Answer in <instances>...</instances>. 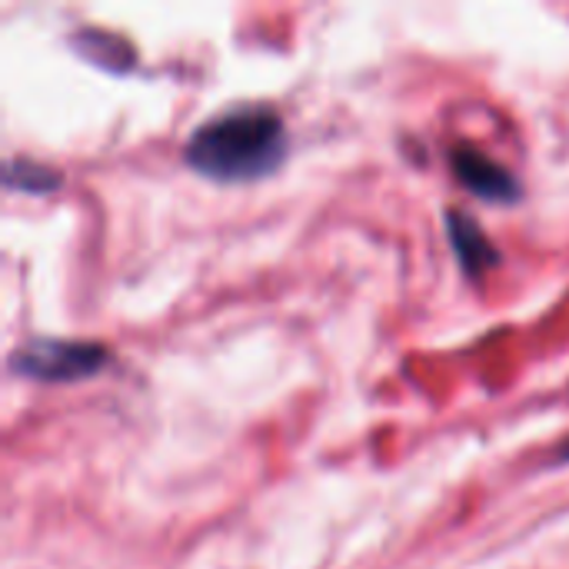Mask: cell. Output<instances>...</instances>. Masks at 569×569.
<instances>
[{"instance_id":"cell-4","label":"cell","mask_w":569,"mask_h":569,"mask_svg":"<svg viewBox=\"0 0 569 569\" xmlns=\"http://www.w3.org/2000/svg\"><path fill=\"white\" fill-rule=\"evenodd\" d=\"M443 223H447V237H450V250L460 263V270L467 277H483L490 273L493 267H500L503 253L497 250V243L487 237V230L467 213V210H447L443 213Z\"/></svg>"},{"instance_id":"cell-2","label":"cell","mask_w":569,"mask_h":569,"mask_svg":"<svg viewBox=\"0 0 569 569\" xmlns=\"http://www.w3.org/2000/svg\"><path fill=\"white\" fill-rule=\"evenodd\" d=\"M110 363V347L97 340H63V337H33L23 340L7 367L17 377L37 383H80L97 377Z\"/></svg>"},{"instance_id":"cell-3","label":"cell","mask_w":569,"mask_h":569,"mask_svg":"<svg viewBox=\"0 0 569 569\" xmlns=\"http://www.w3.org/2000/svg\"><path fill=\"white\" fill-rule=\"evenodd\" d=\"M447 157H450L453 177H457L473 197H480V200H487V203H497V207H513V203L523 200V183H520V177H517L510 167L497 163L487 150H480V147H473V143H457V147H450Z\"/></svg>"},{"instance_id":"cell-6","label":"cell","mask_w":569,"mask_h":569,"mask_svg":"<svg viewBox=\"0 0 569 569\" xmlns=\"http://www.w3.org/2000/svg\"><path fill=\"white\" fill-rule=\"evenodd\" d=\"M63 177L53 167H43L40 160H23L10 157L3 167V187L7 190H23V193H53L60 190Z\"/></svg>"},{"instance_id":"cell-1","label":"cell","mask_w":569,"mask_h":569,"mask_svg":"<svg viewBox=\"0 0 569 569\" xmlns=\"http://www.w3.org/2000/svg\"><path fill=\"white\" fill-rule=\"evenodd\" d=\"M287 157V123L270 103H230L203 120L183 147V163L197 177L227 187L267 180Z\"/></svg>"},{"instance_id":"cell-5","label":"cell","mask_w":569,"mask_h":569,"mask_svg":"<svg viewBox=\"0 0 569 569\" xmlns=\"http://www.w3.org/2000/svg\"><path fill=\"white\" fill-rule=\"evenodd\" d=\"M70 47H73L83 60L97 63L100 70H110V73H127V70L133 67V50H130L120 37H113V33L77 30V33L70 37Z\"/></svg>"},{"instance_id":"cell-7","label":"cell","mask_w":569,"mask_h":569,"mask_svg":"<svg viewBox=\"0 0 569 569\" xmlns=\"http://www.w3.org/2000/svg\"><path fill=\"white\" fill-rule=\"evenodd\" d=\"M553 463H560V467H567L569 463V437L560 443V450H557V460Z\"/></svg>"}]
</instances>
